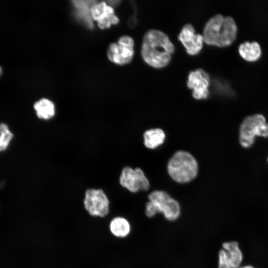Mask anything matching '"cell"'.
<instances>
[{
  "label": "cell",
  "instance_id": "cell-1",
  "mask_svg": "<svg viewBox=\"0 0 268 268\" xmlns=\"http://www.w3.org/2000/svg\"><path fill=\"white\" fill-rule=\"evenodd\" d=\"M174 49L173 44L165 33L151 29L143 37L141 53L146 64L160 69L169 63Z\"/></svg>",
  "mask_w": 268,
  "mask_h": 268
},
{
  "label": "cell",
  "instance_id": "cell-2",
  "mask_svg": "<svg viewBox=\"0 0 268 268\" xmlns=\"http://www.w3.org/2000/svg\"><path fill=\"white\" fill-rule=\"evenodd\" d=\"M237 32V27L232 17L218 14L206 23L202 36L204 42L208 45L225 47L235 40Z\"/></svg>",
  "mask_w": 268,
  "mask_h": 268
},
{
  "label": "cell",
  "instance_id": "cell-3",
  "mask_svg": "<svg viewBox=\"0 0 268 268\" xmlns=\"http://www.w3.org/2000/svg\"><path fill=\"white\" fill-rule=\"evenodd\" d=\"M168 171L171 177L179 183H186L197 175L198 165L195 159L189 153L176 152L168 164Z\"/></svg>",
  "mask_w": 268,
  "mask_h": 268
},
{
  "label": "cell",
  "instance_id": "cell-4",
  "mask_svg": "<svg viewBox=\"0 0 268 268\" xmlns=\"http://www.w3.org/2000/svg\"><path fill=\"white\" fill-rule=\"evenodd\" d=\"M256 136L268 137V124L264 116L256 114L246 117L239 130V142L244 148L252 146Z\"/></svg>",
  "mask_w": 268,
  "mask_h": 268
},
{
  "label": "cell",
  "instance_id": "cell-5",
  "mask_svg": "<svg viewBox=\"0 0 268 268\" xmlns=\"http://www.w3.org/2000/svg\"><path fill=\"white\" fill-rule=\"evenodd\" d=\"M150 201L165 219L174 222L179 219L181 215V207L179 202L163 191L156 190L148 196Z\"/></svg>",
  "mask_w": 268,
  "mask_h": 268
},
{
  "label": "cell",
  "instance_id": "cell-6",
  "mask_svg": "<svg viewBox=\"0 0 268 268\" xmlns=\"http://www.w3.org/2000/svg\"><path fill=\"white\" fill-rule=\"evenodd\" d=\"M84 204L86 210L92 216L103 217L109 213V201L101 189H87Z\"/></svg>",
  "mask_w": 268,
  "mask_h": 268
},
{
  "label": "cell",
  "instance_id": "cell-7",
  "mask_svg": "<svg viewBox=\"0 0 268 268\" xmlns=\"http://www.w3.org/2000/svg\"><path fill=\"white\" fill-rule=\"evenodd\" d=\"M133 39L128 36L120 37L118 43H112L108 48L107 56L109 59L119 65L129 63L133 59L134 50Z\"/></svg>",
  "mask_w": 268,
  "mask_h": 268
},
{
  "label": "cell",
  "instance_id": "cell-8",
  "mask_svg": "<svg viewBox=\"0 0 268 268\" xmlns=\"http://www.w3.org/2000/svg\"><path fill=\"white\" fill-rule=\"evenodd\" d=\"M119 182L122 186L133 193L140 190H147L149 188L147 178L139 168L133 169L130 167H124L122 171Z\"/></svg>",
  "mask_w": 268,
  "mask_h": 268
},
{
  "label": "cell",
  "instance_id": "cell-9",
  "mask_svg": "<svg viewBox=\"0 0 268 268\" xmlns=\"http://www.w3.org/2000/svg\"><path fill=\"white\" fill-rule=\"evenodd\" d=\"M210 82L208 74L201 69H198L189 73L187 84L188 87L192 90L193 97L200 100L208 97Z\"/></svg>",
  "mask_w": 268,
  "mask_h": 268
},
{
  "label": "cell",
  "instance_id": "cell-10",
  "mask_svg": "<svg viewBox=\"0 0 268 268\" xmlns=\"http://www.w3.org/2000/svg\"><path fill=\"white\" fill-rule=\"evenodd\" d=\"M178 39L187 53L192 56L198 54L201 51L204 42L203 36L196 33L194 27L190 24L185 25L182 28Z\"/></svg>",
  "mask_w": 268,
  "mask_h": 268
},
{
  "label": "cell",
  "instance_id": "cell-11",
  "mask_svg": "<svg viewBox=\"0 0 268 268\" xmlns=\"http://www.w3.org/2000/svg\"><path fill=\"white\" fill-rule=\"evenodd\" d=\"M75 8V14L77 18L90 29L93 27V19L91 15V7L96 3L93 0H76L72 1Z\"/></svg>",
  "mask_w": 268,
  "mask_h": 268
},
{
  "label": "cell",
  "instance_id": "cell-12",
  "mask_svg": "<svg viewBox=\"0 0 268 268\" xmlns=\"http://www.w3.org/2000/svg\"><path fill=\"white\" fill-rule=\"evenodd\" d=\"M222 247L226 252L230 268H239L243 259V255L238 242L236 241L224 242L222 244Z\"/></svg>",
  "mask_w": 268,
  "mask_h": 268
},
{
  "label": "cell",
  "instance_id": "cell-13",
  "mask_svg": "<svg viewBox=\"0 0 268 268\" xmlns=\"http://www.w3.org/2000/svg\"><path fill=\"white\" fill-rule=\"evenodd\" d=\"M238 52L245 60L254 61L260 58L262 51L260 45L257 42L246 41L239 45Z\"/></svg>",
  "mask_w": 268,
  "mask_h": 268
},
{
  "label": "cell",
  "instance_id": "cell-14",
  "mask_svg": "<svg viewBox=\"0 0 268 268\" xmlns=\"http://www.w3.org/2000/svg\"><path fill=\"white\" fill-rule=\"evenodd\" d=\"M165 137V133L161 129L148 130L144 134V144L149 149H154L164 142Z\"/></svg>",
  "mask_w": 268,
  "mask_h": 268
},
{
  "label": "cell",
  "instance_id": "cell-15",
  "mask_svg": "<svg viewBox=\"0 0 268 268\" xmlns=\"http://www.w3.org/2000/svg\"><path fill=\"white\" fill-rule=\"evenodd\" d=\"M34 108L37 117L41 119L48 120L55 115L54 103L49 99L43 98L35 103Z\"/></svg>",
  "mask_w": 268,
  "mask_h": 268
},
{
  "label": "cell",
  "instance_id": "cell-16",
  "mask_svg": "<svg viewBox=\"0 0 268 268\" xmlns=\"http://www.w3.org/2000/svg\"><path fill=\"white\" fill-rule=\"evenodd\" d=\"M110 229L114 236L119 238H124L130 234L131 225L126 219L118 217L114 218L111 221Z\"/></svg>",
  "mask_w": 268,
  "mask_h": 268
},
{
  "label": "cell",
  "instance_id": "cell-17",
  "mask_svg": "<svg viewBox=\"0 0 268 268\" xmlns=\"http://www.w3.org/2000/svg\"><path fill=\"white\" fill-rule=\"evenodd\" d=\"M90 12L92 19L97 22L114 15L113 8L104 1L93 4L91 7Z\"/></svg>",
  "mask_w": 268,
  "mask_h": 268
},
{
  "label": "cell",
  "instance_id": "cell-18",
  "mask_svg": "<svg viewBox=\"0 0 268 268\" xmlns=\"http://www.w3.org/2000/svg\"><path fill=\"white\" fill-rule=\"evenodd\" d=\"M13 137V134L8 125L5 123L0 124V152L3 151L8 147Z\"/></svg>",
  "mask_w": 268,
  "mask_h": 268
},
{
  "label": "cell",
  "instance_id": "cell-19",
  "mask_svg": "<svg viewBox=\"0 0 268 268\" xmlns=\"http://www.w3.org/2000/svg\"><path fill=\"white\" fill-rule=\"evenodd\" d=\"M118 18L114 14L110 17L102 19L97 22L98 26L101 29L109 28L111 24H116L119 22Z\"/></svg>",
  "mask_w": 268,
  "mask_h": 268
},
{
  "label": "cell",
  "instance_id": "cell-20",
  "mask_svg": "<svg viewBox=\"0 0 268 268\" xmlns=\"http://www.w3.org/2000/svg\"><path fill=\"white\" fill-rule=\"evenodd\" d=\"M218 268H230L226 251L222 249L218 253Z\"/></svg>",
  "mask_w": 268,
  "mask_h": 268
},
{
  "label": "cell",
  "instance_id": "cell-21",
  "mask_svg": "<svg viewBox=\"0 0 268 268\" xmlns=\"http://www.w3.org/2000/svg\"><path fill=\"white\" fill-rule=\"evenodd\" d=\"M145 213L146 216L149 218H153L158 214L155 207L150 201L146 204Z\"/></svg>",
  "mask_w": 268,
  "mask_h": 268
},
{
  "label": "cell",
  "instance_id": "cell-22",
  "mask_svg": "<svg viewBox=\"0 0 268 268\" xmlns=\"http://www.w3.org/2000/svg\"><path fill=\"white\" fill-rule=\"evenodd\" d=\"M238 268H254L252 266L247 265V266H245L243 267H239Z\"/></svg>",
  "mask_w": 268,
  "mask_h": 268
},
{
  "label": "cell",
  "instance_id": "cell-23",
  "mask_svg": "<svg viewBox=\"0 0 268 268\" xmlns=\"http://www.w3.org/2000/svg\"><path fill=\"white\" fill-rule=\"evenodd\" d=\"M2 68L0 66V77L2 74Z\"/></svg>",
  "mask_w": 268,
  "mask_h": 268
},
{
  "label": "cell",
  "instance_id": "cell-24",
  "mask_svg": "<svg viewBox=\"0 0 268 268\" xmlns=\"http://www.w3.org/2000/svg\"></svg>",
  "mask_w": 268,
  "mask_h": 268
}]
</instances>
